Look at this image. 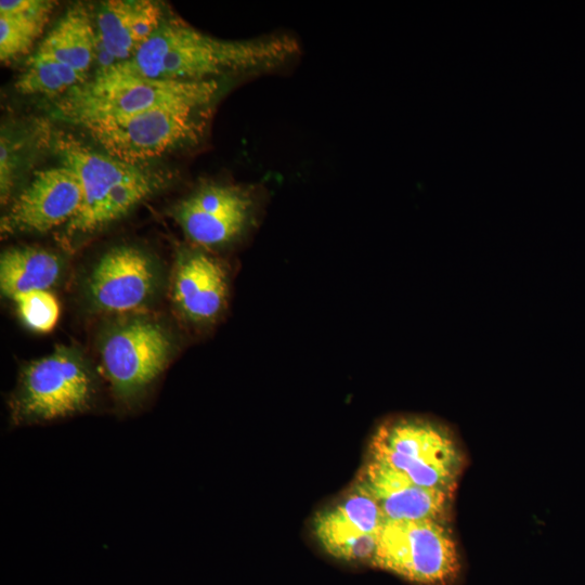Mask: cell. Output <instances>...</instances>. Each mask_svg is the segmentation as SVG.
Returning a JSON list of instances; mask_svg holds the SVG:
<instances>
[{"instance_id": "10", "label": "cell", "mask_w": 585, "mask_h": 585, "mask_svg": "<svg viewBox=\"0 0 585 585\" xmlns=\"http://www.w3.org/2000/svg\"><path fill=\"white\" fill-rule=\"evenodd\" d=\"M384 522L374 498L354 484L342 500L316 514L312 529L327 555L340 561L370 566Z\"/></svg>"}, {"instance_id": "3", "label": "cell", "mask_w": 585, "mask_h": 585, "mask_svg": "<svg viewBox=\"0 0 585 585\" xmlns=\"http://www.w3.org/2000/svg\"><path fill=\"white\" fill-rule=\"evenodd\" d=\"M221 90L219 79H154L116 63L100 68L93 78L72 88L56 106L60 117L75 123L87 118L138 114L165 105H212Z\"/></svg>"}, {"instance_id": "11", "label": "cell", "mask_w": 585, "mask_h": 585, "mask_svg": "<svg viewBox=\"0 0 585 585\" xmlns=\"http://www.w3.org/2000/svg\"><path fill=\"white\" fill-rule=\"evenodd\" d=\"M83 194L77 176L67 167L36 171L1 218L2 235L44 233L68 223L80 210Z\"/></svg>"}, {"instance_id": "7", "label": "cell", "mask_w": 585, "mask_h": 585, "mask_svg": "<svg viewBox=\"0 0 585 585\" xmlns=\"http://www.w3.org/2000/svg\"><path fill=\"white\" fill-rule=\"evenodd\" d=\"M370 566L415 585H453L461 562L442 521H385Z\"/></svg>"}, {"instance_id": "4", "label": "cell", "mask_w": 585, "mask_h": 585, "mask_svg": "<svg viewBox=\"0 0 585 585\" xmlns=\"http://www.w3.org/2000/svg\"><path fill=\"white\" fill-rule=\"evenodd\" d=\"M212 105L184 103L138 114L81 119V127L102 150L127 164L161 157L194 145L204 136Z\"/></svg>"}, {"instance_id": "9", "label": "cell", "mask_w": 585, "mask_h": 585, "mask_svg": "<svg viewBox=\"0 0 585 585\" xmlns=\"http://www.w3.org/2000/svg\"><path fill=\"white\" fill-rule=\"evenodd\" d=\"M258 205L253 187L205 181L170 214L194 246L213 249L239 239L256 222Z\"/></svg>"}, {"instance_id": "18", "label": "cell", "mask_w": 585, "mask_h": 585, "mask_svg": "<svg viewBox=\"0 0 585 585\" xmlns=\"http://www.w3.org/2000/svg\"><path fill=\"white\" fill-rule=\"evenodd\" d=\"M55 2L2 0L0 2V60L9 62L27 54L41 36Z\"/></svg>"}, {"instance_id": "15", "label": "cell", "mask_w": 585, "mask_h": 585, "mask_svg": "<svg viewBox=\"0 0 585 585\" xmlns=\"http://www.w3.org/2000/svg\"><path fill=\"white\" fill-rule=\"evenodd\" d=\"M164 20L160 5L154 1H105L95 16L98 46L112 65L128 61Z\"/></svg>"}, {"instance_id": "21", "label": "cell", "mask_w": 585, "mask_h": 585, "mask_svg": "<svg viewBox=\"0 0 585 585\" xmlns=\"http://www.w3.org/2000/svg\"><path fill=\"white\" fill-rule=\"evenodd\" d=\"M11 152L10 142L2 133L0 144V196L2 205L8 203L14 181V161Z\"/></svg>"}, {"instance_id": "13", "label": "cell", "mask_w": 585, "mask_h": 585, "mask_svg": "<svg viewBox=\"0 0 585 585\" xmlns=\"http://www.w3.org/2000/svg\"><path fill=\"white\" fill-rule=\"evenodd\" d=\"M229 294L223 263L203 248L179 251L172 275V298L181 314L197 325L217 321Z\"/></svg>"}, {"instance_id": "20", "label": "cell", "mask_w": 585, "mask_h": 585, "mask_svg": "<svg viewBox=\"0 0 585 585\" xmlns=\"http://www.w3.org/2000/svg\"><path fill=\"white\" fill-rule=\"evenodd\" d=\"M17 312L26 326L39 333L50 332L57 323L60 306L48 290H36L15 297Z\"/></svg>"}, {"instance_id": "14", "label": "cell", "mask_w": 585, "mask_h": 585, "mask_svg": "<svg viewBox=\"0 0 585 585\" xmlns=\"http://www.w3.org/2000/svg\"><path fill=\"white\" fill-rule=\"evenodd\" d=\"M355 484L378 505L385 521H442L450 510L452 494L419 485L401 472L372 458L364 465Z\"/></svg>"}, {"instance_id": "12", "label": "cell", "mask_w": 585, "mask_h": 585, "mask_svg": "<svg viewBox=\"0 0 585 585\" xmlns=\"http://www.w3.org/2000/svg\"><path fill=\"white\" fill-rule=\"evenodd\" d=\"M157 283L153 261L142 250L121 246L105 252L92 268L86 295L101 312H127L143 306Z\"/></svg>"}, {"instance_id": "6", "label": "cell", "mask_w": 585, "mask_h": 585, "mask_svg": "<svg viewBox=\"0 0 585 585\" xmlns=\"http://www.w3.org/2000/svg\"><path fill=\"white\" fill-rule=\"evenodd\" d=\"M369 454L419 485L451 494L463 469V455L451 431L422 417L382 422L372 437Z\"/></svg>"}, {"instance_id": "19", "label": "cell", "mask_w": 585, "mask_h": 585, "mask_svg": "<svg viewBox=\"0 0 585 585\" xmlns=\"http://www.w3.org/2000/svg\"><path fill=\"white\" fill-rule=\"evenodd\" d=\"M84 81L86 77L74 68L32 54L16 80L15 89L22 94L55 95Z\"/></svg>"}, {"instance_id": "1", "label": "cell", "mask_w": 585, "mask_h": 585, "mask_svg": "<svg viewBox=\"0 0 585 585\" xmlns=\"http://www.w3.org/2000/svg\"><path fill=\"white\" fill-rule=\"evenodd\" d=\"M298 52V42L288 35L227 40L170 18L162 21L131 58L117 64L154 79L209 80L275 69Z\"/></svg>"}, {"instance_id": "8", "label": "cell", "mask_w": 585, "mask_h": 585, "mask_svg": "<svg viewBox=\"0 0 585 585\" xmlns=\"http://www.w3.org/2000/svg\"><path fill=\"white\" fill-rule=\"evenodd\" d=\"M171 349L165 329L147 320L112 327L101 341L102 365L115 400L134 408L164 372Z\"/></svg>"}, {"instance_id": "2", "label": "cell", "mask_w": 585, "mask_h": 585, "mask_svg": "<svg viewBox=\"0 0 585 585\" xmlns=\"http://www.w3.org/2000/svg\"><path fill=\"white\" fill-rule=\"evenodd\" d=\"M54 151L78 178L83 202L67 223L69 234H91L125 217L165 185L160 172L99 153L72 135H60Z\"/></svg>"}, {"instance_id": "5", "label": "cell", "mask_w": 585, "mask_h": 585, "mask_svg": "<svg viewBox=\"0 0 585 585\" xmlns=\"http://www.w3.org/2000/svg\"><path fill=\"white\" fill-rule=\"evenodd\" d=\"M95 378L80 354L66 347L27 364L9 398L13 427L47 424L90 411Z\"/></svg>"}, {"instance_id": "16", "label": "cell", "mask_w": 585, "mask_h": 585, "mask_svg": "<svg viewBox=\"0 0 585 585\" xmlns=\"http://www.w3.org/2000/svg\"><path fill=\"white\" fill-rule=\"evenodd\" d=\"M96 30L91 13L73 5L48 32L34 53L74 68L83 77L96 57Z\"/></svg>"}, {"instance_id": "17", "label": "cell", "mask_w": 585, "mask_h": 585, "mask_svg": "<svg viewBox=\"0 0 585 585\" xmlns=\"http://www.w3.org/2000/svg\"><path fill=\"white\" fill-rule=\"evenodd\" d=\"M62 261L55 253L32 247L5 250L0 258V288L12 300L23 294L48 290L58 280Z\"/></svg>"}]
</instances>
